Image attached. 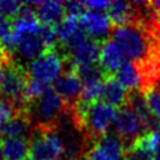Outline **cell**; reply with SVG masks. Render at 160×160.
I'll use <instances>...</instances> for the list:
<instances>
[{
    "instance_id": "cell-27",
    "label": "cell",
    "mask_w": 160,
    "mask_h": 160,
    "mask_svg": "<svg viewBox=\"0 0 160 160\" xmlns=\"http://www.w3.org/2000/svg\"><path fill=\"white\" fill-rule=\"evenodd\" d=\"M122 160H126V159H122Z\"/></svg>"
},
{
    "instance_id": "cell-6",
    "label": "cell",
    "mask_w": 160,
    "mask_h": 160,
    "mask_svg": "<svg viewBox=\"0 0 160 160\" xmlns=\"http://www.w3.org/2000/svg\"><path fill=\"white\" fill-rule=\"evenodd\" d=\"M54 90L62 98L68 110H71L80 100L82 91V80L74 71V69L66 66L61 75L52 82Z\"/></svg>"
},
{
    "instance_id": "cell-7",
    "label": "cell",
    "mask_w": 160,
    "mask_h": 160,
    "mask_svg": "<svg viewBox=\"0 0 160 160\" xmlns=\"http://www.w3.org/2000/svg\"><path fill=\"white\" fill-rule=\"evenodd\" d=\"M124 154V142L116 134H108L90 146L84 160H120Z\"/></svg>"
},
{
    "instance_id": "cell-25",
    "label": "cell",
    "mask_w": 160,
    "mask_h": 160,
    "mask_svg": "<svg viewBox=\"0 0 160 160\" xmlns=\"http://www.w3.org/2000/svg\"><path fill=\"white\" fill-rule=\"evenodd\" d=\"M22 160H38V159H36V158H34V156H31V155L29 154V155H28V156H25Z\"/></svg>"
},
{
    "instance_id": "cell-2",
    "label": "cell",
    "mask_w": 160,
    "mask_h": 160,
    "mask_svg": "<svg viewBox=\"0 0 160 160\" xmlns=\"http://www.w3.org/2000/svg\"><path fill=\"white\" fill-rule=\"evenodd\" d=\"M66 59L58 42L48 48L40 56L30 61L28 66V75L31 80L51 85L64 71Z\"/></svg>"
},
{
    "instance_id": "cell-24",
    "label": "cell",
    "mask_w": 160,
    "mask_h": 160,
    "mask_svg": "<svg viewBox=\"0 0 160 160\" xmlns=\"http://www.w3.org/2000/svg\"><path fill=\"white\" fill-rule=\"evenodd\" d=\"M4 59H14L11 55H8L1 48H0V60H4Z\"/></svg>"
},
{
    "instance_id": "cell-21",
    "label": "cell",
    "mask_w": 160,
    "mask_h": 160,
    "mask_svg": "<svg viewBox=\"0 0 160 160\" xmlns=\"http://www.w3.org/2000/svg\"><path fill=\"white\" fill-rule=\"evenodd\" d=\"M25 6V1H15V0H2L0 1V15L8 16L10 19H15L18 14Z\"/></svg>"
},
{
    "instance_id": "cell-23",
    "label": "cell",
    "mask_w": 160,
    "mask_h": 160,
    "mask_svg": "<svg viewBox=\"0 0 160 160\" xmlns=\"http://www.w3.org/2000/svg\"><path fill=\"white\" fill-rule=\"evenodd\" d=\"M86 8L92 11H104L108 10L110 2L109 1H84Z\"/></svg>"
},
{
    "instance_id": "cell-12",
    "label": "cell",
    "mask_w": 160,
    "mask_h": 160,
    "mask_svg": "<svg viewBox=\"0 0 160 160\" xmlns=\"http://www.w3.org/2000/svg\"><path fill=\"white\" fill-rule=\"evenodd\" d=\"M35 11L41 24L52 28L66 16L62 1H40L36 5Z\"/></svg>"
},
{
    "instance_id": "cell-4",
    "label": "cell",
    "mask_w": 160,
    "mask_h": 160,
    "mask_svg": "<svg viewBox=\"0 0 160 160\" xmlns=\"http://www.w3.org/2000/svg\"><path fill=\"white\" fill-rule=\"evenodd\" d=\"M29 152L38 160H62L65 148L56 128H34Z\"/></svg>"
},
{
    "instance_id": "cell-9",
    "label": "cell",
    "mask_w": 160,
    "mask_h": 160,
    "mask_svg": "<svg viewBox=\"0 0 160 160\" xmlns=\"http://www.w3.org/2000/svg\"><path fill=\"white\" fill-rule=\"evenodd\" d=\"M124 54L111 38H106L101 42L98 64L104 71V75H114L124 62ZM104 76V78H105Z\"/></svg>"
},
{
    "instance_id": "cell-18",
    "label": "cell",
    "mask_w": 160,
    "mask_h": 160,
    "mask_svg": "<svg viewBox=\"0 0 160 160\" xmlns=\"http://www.w3.org/2000/svg\"><path fill=\"white\" fill-rule=\"evenodd\" d=\"M129 146L156 155L158 151L160 150V131H156V130L148 131L141 136H139Z\"/></svg>"
},
{
    "instance_id": "cell-15",
    "label": "cell",
    "mask_w": 160,
    "mask_h": 160,
    "mask_svg": "<svg viewBox=\"0 0 160 160\" xmlns=\"http://www.w3.org/2000/svg\"><path fill=\"white\" fill-rule=\"evenodd\" d=\"M46 49L48 48H46L45 42L41 40V38L38 35V32L24 35L16 45V50L19 51L20 56L25 60H31V61L34 59H36L38 56H40Z\"/></svg>"
},
{
    "instance_id": "cell-20",
    "label": "cell",
    "mask_w": 160,
    "mask_h": 160,
    "mask_svg": "<svg viewBox=\"0 0 160 160\" xmlns=\"http://www.w3.org/2000/svg\"><path fill=\"white\" fill-rule=\"evenodd\" d=\"M151 114L160 121V81L151 84L142 92Z\"/></svg>"
},
{
    "instance_id": "cell-13",
    "label": "cell",
    "mask_w": 160,
    "mask_h": 160,
    "mask_svg": "<svg viewBox=\"0 0 160 160\" xmlns=\"http://www.w3.org/2000/svg\"><path fill=\"white\" fill-rule=\"evenodd\" d=\"M115 75H116L118 80L121 82V85L129 92H134V91H140L141 92V90H142V78H141L140 70L138 69V66L132 61L125 59Z\"/></svg>"
},
{
    "instance_id": "cell-17",
    "label": "cell",
    "mask_w": 160,
    "mask_h": 160,
    "mask_svg": "<svg viewBox=\"0 0 160 160\" xmlns=\"http://www.w3.org/2000/svg\"><path fill=\"white\" fill-rule=\"evenodd\" d=\"M104 91V79H91L82 81V91L80 100L84 104H91L101 100Z\"/></svg>"
},
{
    "instance_id": "cell-1",
    "label": "cell",
    "mask_w": 160,
    "mask_h": 160,
    "mask_svg": "<svg viewBox=\"0 0 160 160\" xmlns=\"http://www.w3.org/2000/svg\"><path fill=\"white\" fill-rule=\"evenodd\" d=\"M66 111L68 106L65 101L54 90L52 85L28 108V114L34 128H56L59 120Z\"/></svg>"
},
{
    "instance_id": "cell-10",
    "label": "cell",
    "mask_w": 160,
    "mask_h": 160,
    "mask_svg": "<svg viewBox=\"0 0 160 160\" xmlns=\"http://www.w3.org/2000/svg\"><path fill=\"white\" fill-rule=\"evenodd\" d=\"M101 40L88 39L84 44L74 49L66 55V65H82V64H95L99 60L100 49H101Z\"/></svg>"
},
{
    "instance_id": "cell-26",
    "label": "cell",
    "mask_w": 160,
    "mask_h": 160,
    "mask_svg": "<svg viewBox=\"0 0 160 160\" xmlns=\"http://www.w3.org/2000/svg\"><path fill=\"white\" fill-rule=\"evenodd\" d=\"M155 160H160V150L158 151V154H156V158H155Z\"/></svg>"
},
{
    "instance_id": "cell-3",
    "label": "cell",
    "mask_w": 160,
    "mask_h": 160,
    "mask_svg": "<svg viewBox=\"0 0 160 160\" xmlns=\"http://www.w3.org/2000/svg\"><path fill=\"white\" fill-rule=\"evenodd\" d=\"M28 70L12 59L5 64V75L0 88V96L14 102L21 111H28Z\"/></svg>"
},
{
    "instance_id": "cell-16",
    "label": "cell",
    "mask_w": 160,
    "mask_h": 160,
    "mask_svg": "<svg viewBox=\"0 0 160 160\" xmlns=\"http://www.w3.org/2000/svg\"><path fill=\"white\" fill-rule=\"evenodd\" d=\"M80 20L75 16H65L58 25L54 26L58 44H65L80 28Z\"/></svg>"
},
{
    "instance_id": "cell-22",
    "label": "cell",
    "mask_w": 160,
    "mask_h": 160,
    "mask_svg": "<svg viewBox=\"0 0 160 160\" xmlns=\"http://www.w3.org/2000/svg\"><path fill=\"white\" fill-rule=\"evenodd\" d=\"M64 6L66 16H75L80 19V16H82L88 11V8L84 1H65Z\"/></svg>"
},
{
    "instance_id": "cell-14",
    "label": "cell",
    "mask_w": 160,
    "mask_h": 160,
    "mask_svg": "<svg viewBox=\"0 0 160 160\" xmlns=\"http://www.w3.org/2000/svg\"><path fill=\"white\" fill-rule=\"evenodd\" d=\"M2 160H22L30 150V140L25 138H0Z\"/></svg>"
},
{
    "instance_id": "cell-5",
    "label": "cell",
    "mask_w": 160,
    "mask_h": 160,
    "mask_svg": "<svg viewBox=\"0 0 160 160\" xmlns=\"http://www.w3.org/2000/svg\"><path fill=\"white\" fill-rule=\"evenodd\" d=\"M114 128H115V134L124 142L125 148H128L139 136L148 132L144 121L129 104H126L125 106L118 110L114 121Z\"/></svg>"
},
{
    "instance_id": "cell-19",
    "label": "cell",
    "mask_w": 160,
    "mask_h": 160,
    "mask_svg": "<svg viewBox=\"0 0 160 160\" xmlns=\"http://www.w3.org/2000/svg\"><path fill=\"white\" fill-rule=\"evenodd\" d=\"M14 34V21L12 19L0 15V48L8 54L11 55L15 51V45L12 41Z\"/></svg>"
},
{
    "instance_id": "cell-11",
    "label": "cell",
    "mask_w": 160,
    "mask_h": 160,
    "mask_svg": "<svg viewBox=\"0 0 160 160\" xmlns=\"http://www.w3.org/2000/svg\"><path fill=\"white\" fill-rule=\"evenodd\" d=\"M101 100L115 106L116 109H121L128 104L129 91L121 85L115 74L106 75L104 78V91Z\"/></svg>"
},
{
    "instance_id": "cell-8",
    "label": "cell",
    "mask_w": 160,
    "mask_h": 160,
    "mask_svg": "<svg viewBox=\"0 0 160 160\" xmlns=\"http://www.w3.org/2000/svg\"><path fill=\"white\" fill-rule=\"evenodd\" d=\"M80 24L84 28V30L86 31V34L89 36H91V39L95 40H104L101 39L102 36H105L109 31H112V25L111 21L108 16L106 12L102 11H92L89 10L80 16Z\"/></svg>"
}]
</instances>
